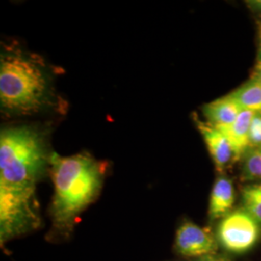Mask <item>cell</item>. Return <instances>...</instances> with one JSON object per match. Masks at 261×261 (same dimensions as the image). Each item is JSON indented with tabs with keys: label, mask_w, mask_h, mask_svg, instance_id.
<instances>
[{
	"label": "cell",
	"mask_w": 261,
	"mask_h": 261,
	"mask_svg": "<svg viewBox=\"0 0 261 261\" xmlns=\"http://www.w3.org/2000/svg\"><path fill=\"white\" fill-rule=\"evenodd\" d=\"M197 130L205 142L206 147L214 162L216 169L223 172L226 165L233 159L232 150L224 135L209 122L195 118Z\"/></svg>",
	"instance_id": "8992f818"
},
{
	"label": "cell",
	"mask_w": 261,
	"mask_h": 261,
	"mask_svg": "<svg viewBox=\"0 0 261 261\" xmlns=\"http://www.w3.org/2000/svg\"><path fill=\"white\" fill-rule=\"evenodd\" d=\"M229 96L245 111L261 113V84L251 80L247 84L229 93Z\"/></svg>",
	"instance_id": "30bf717a"
},
{
	"label": "cell",
	"mask_w": 261,
	"mask_h": 261,
	"mask_svg": "<svg viewBox=\"0 0 261 261\" xmlns=\"http://www.w3.org/2000/svg\"><path fill=\"white\" fill-rule=\"evenodd\" d=\"M244 210L261 223V183L245 187L242 190Z\"/></svg>",
	"instance_id": "8fae6325"
},
{
	"label": "cell",
	"mask_w": 261,
	"mask_h": 261,
	"mask_svg": "<svg viewBox=\"0 0 261 261\" xmlns=\"http://www.w3.org/2000/svg\"><path fill=\"white\" fill-rule=\"evenodd\" d=\"M208 122L215 127L229 125L242 113V107L229 94L206 103L202 109Z\"/></svg>",
	"instance_id": "ba28073f"
},
{
	"label": "cell",
	"mask_w": 261,
	"mask_h": 261,
	"mask_svg": "<svg viewBox=\"0 0 261 261\" xmlns=\"http://www.w3.org/2000/svg\"><path fill=\"white\" fill-rule=\"evenodd\" d=\"M258 37H259V57H258V62L261 63V22L258 23Z\"/></svg>",
	"instance_id": "e0dca14e"
},
{
	"label": "cell",
	"mask_w": 261,
	"mask_h": 261,
	"mask_svg": "<svg viewBox=\"0 0 261 261\" xmlns=\"http://www.w3.org/2000/svg\"><path fill=\"white\" fill-rule=\"evenodd\" d=\"M243 175L246 179H261V146L246 154Z\"/></svg>",
	"instance_id": "7c38bea8"
},
{
	"label": "cell",
	"mask_w": 261,
	"mask_h": 261,
	"mask_svg": "<svg viewBox=\"0 0 261 261\" xmlns=\"http://www.w3.org/2000/svg\"><path fill=\"white\" fill-rule=\"evenodd\" d=\"M53 152L35 126H13L0 134V241L5 244L41 224L36 190Z\"/></svg>",
	"instance_id": "6da1fadb"
},
{
	"label": "cell",
	"mask_w": 261,
	"mask_h": 261,
	"mask_svg": "<svg viewBox=\"0 0 261 261\" xmlns=\"http://www.w3.org/2000/svg\"><path fill=\"white\" fill-rule=\"evenodd\" d=\"M250 142L257 147L261 146V114L256 113L251 123L250 129Z\"/></svg>",
	"instance_id": "4fadbf2b"
},
{
	"label": "cell",
	"mask_w": 261,
	"mask_h": 261,
	"mask_svg": "<svg viewBox=\"0 0 261 261\" xmlns=\"http://www.w3.org/2000/svg\"><path fill=\"white\" fill-rule=\"evenodd\" d=\"M252 80H254L255 82H257L258 84H261V63L260 62H257L256 67H255V70L253 72V75H252Z\"/></svg>",
	"instance_id": "9a60e30c"
},
{
	"label": "cell",
	"mask_w": 261,
	"mask_h": 261,
	"mask_svg": "<svg viewBox=\"0 0 261 261\" xmlns=\"http://www.w3.org/2000/svg\"><path fill=\"white\" fill-rule=\"evenodd\" d=\"M48 170L55 187L50 205L53 224L59 233L68 235L80 215L99 196L106 166L87 153L63 157L53 152Z\"/></svg>",
	"instance_id": "7a4b0ae2"
},
{
	"label": "cell",
	"mask_w": 261,
	"mask_h": 261,
	"mask_svg": "<svg viewBox=\"0 0 261 261\" xmlns=\"http://www.w3.org/2000/svg\"><path fill=\"white\" fill-rule=\"evenodd\" d=\"M234 204L232 182L225 177H219L212 188L209 201V217L211 221L223 219L230 213Z\"/></svg>",
	"instance_id": "9c48e42d"
},
{
	"label": "cell",
	"mask_w": 261,
	"mask_h": 261,
	"mask_svg": "<svg viewBox=\"0 0 261 261\" xmlns=\"http://www.w3.org/2000/svg\"><path fill=\"white\" fill-rule=\"evenodd\" d=\"M247 3L250 7H252V9L261 13V0H251L247 1Z\"/></svg>",
	"instance_id": "2e32d148"
},
{
	"label": "cell",
	"mask_w": 261,
	"mask_h": 261,
	"mask_svg": "<svg viewBox=\"0 0 261 261\" xmlns=\"http://www.w3.org/2000/svg\"><path fill=\"white\" fill-rule=\"evenodd\" d=\"M196 261H230L228 258L222 256V255H218L217 253L215 254H210V255H206L203 257L198 258Z\"/></svg>",
	"instance_id": "5bb4252c"
},
{
	"label": "cell",
	"mask_w": 261,
	"mask_h": 261,
	"mask_svg": "<svg viewBox=\"0 0 261 261\" xmlns=\"http://www.w3.org/2000/svg\"><path fill=\"white\" fill-rule=\"evenodd\" d=\"M175 249L183 256L200 258L217 253L218 243L209 228L186 222L176 231Z\"/></svg>",
	"instance_id": "5b68a950"
},
{
	"label": "cell",
	"mask_w": 261,
	"mask_h": 261,
	"mask_svg": "<svg viewBox=\"0 0 261 261\" xmlns=\"http://www.w3.org/2000/svg\"><path fill=\"white\" fill-rule=\"evenodd\" d=\"M259 223L244 209L230 212L218 226V239L224 249L234 253L251 250L260 236Z\"/></svg>",
	"instance_id": "277c9868"
},
{
	"label": "cell",
	"mask_w": 261,
	"mask_h": 261,
	"mask_svg": "<svg viewBox=\"0 0 261 261\" xmlns=\"http://www.w3.org/2000/svg\"><path fill=\"white\" fill-rule=\"evenodd\" d=\"M256 112L243 111L238 118L229 125L216 127L228 141L234 161H238L245 155L246 151L251 146L250 129L251 123Z\"/></svg>",
	"instance_id": "52a82bcc"
},
{
	"label": "cell",
	"mask_w": 261,
	"mask_h": 261,
	"mask_svg": "<svg viewBox=\"0 0 261 261\" xmlns=\"http://www.w3.org/2000/svg\"><path fill=\"white\" fill-rule=\"evenodd\" d=\"M55 98L47 66L20 48L6 47L0 59V103L3 112L35 114L49 108Z\"/></svg>",
	"instance_id": "3957f363"
}]
</instances>
